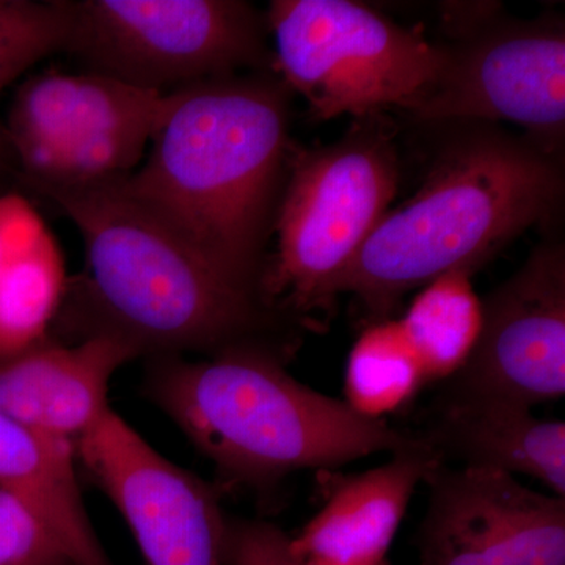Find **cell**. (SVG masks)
<instances>
[{"mask_svg":"<svg viewBox=\"0 0 565 565\" xmlns=\"http://www.w3.org/2000/svg\"><path fill=\"white\" fill-rule=\"evenodd\" d=\"M291 95L275 71L167 93L143 163L111 180L218 274L259 294L292 154Z\"/></svg>","mask_w":565,"mask_h":565,"instance_id":"1","label":"cell"},{"mask_svg":"<svg viewBox=\"0 0 565 565\" xmlns=\"http://www.w3.org/2000/svg\"><path fill=\"white\" fill-rule=\"evenodd\" d=\"M79 230L85 274L65 297L82 338L109 334L140 356L266 352L294 359L302 323L218 274L114 181L29 184Z\"/></svg>","mask_w":565,"mask_h":565,"instance_id":"2","label":"cell"},{"mask_svg":"<svg viewBox=\"0 0 565 565\" xmlns=\"http://www.w3.org/2000/svg\"><path fill=\"white\" fill-rule=\"evenodd\" d=\"M459 125L418 192L385 212L345 275L341 291L371 322L392 318L405 294L449 270L475 274L559 207L557 156L494 125Z\"/></svg>","mask_w":565,"mask_h":565,"instance_id":"3","label":"cell"},{"mask_svg":"<svg viewBox=\"0 0 565 565\" xmlns=\"http://www.w3.org/2000/svg\"><path fill=\"white\" fill-rule=\"evenodd\" d=\"M286 366L266 352L152 356L145 394L226 486L269 489L297 471L423 445L411 429L364 418L303 385Z\"/></svg>","mask_w":565,"mask_h":565,"instance_id":"4","label":"cell"},{"mask_svg":"<svg viewBox=\"0 0 565 565\" xmlns=\"http://www.w3.org/2000/svg\"><path fill=\"white\" fill-rule=\"evenodd\" d=\"M399 188V156L384 115L355 118L340 140L294 151L264 263L262 291L319 332L332 318L356 255Z\"/></svg>","mask_w":565,"mask_h":565,"instance_id":"5","label":"cell"},{"mask_svg":"<svg viewBox=\"0 0 565 565\" xmlns=\"http://www.w3.org/2000/svg\"><path fill=\"white\" fill-rule=\"evenodd\" d=\"M274 70L311 118L418 109L446 63V46L353 0H274L266 13Z\"/></svg>","mask_w":565,"mask_h":565,"instance_id":"6","label":"cell"},{"mask_svg":"<svg viewBox=\"0 0 565 565\" xmlns=\"http://www.w3.org/2000/svg\"><path fill=\"white\" fill-rule=\"evenodd\" d=\"M269 39L266 14L243 0H81L65 51L88 73L167 95L275 71Z\"/></svg>","mask_w":565,"mask_h":565,"instance_id":"7","label":"cell"},{"mask_svg":"<svg viewBox=\"0 0 565 565\" xmlns=\"http://www.w3.org/2000/svg\"><path fill=\"white\" fill-rule=\"evenodd\" d=\"M440 79L412 117L426 122H511L559 156L565 132L563 21H519L494 7L462 9Z\"/></svg>","mask_w":565,"mask_h":565,"instance_id":"8","label":"cell"},{"mask_svg":"<svg viewBox=\"0 0 565 565\" xmlns=\"http://www.w3.org/2000/svg\"><path fill=\"white\" fill-rule=\"evenodd\" d=\"M76 456L128 523L145 565H223L228 519L217 487L166 459L115 411Z\"/></svg>","mask_w":565,"mask_h":565,"instance_id":"9","label":"cell"},{"mask_svg":"<svg viewBox=\"0 0 565 565\" xmlns=\"http://www.w3.org/2000/svg\"><path fill=\"white\" fill-rule=\"evenodd\" d=\"M440 396L487 397L526 407L565 394V248L545 241L482 299L470 359Z\"/></svg>","mask_w":565,"mask_h":565,"instance_id":"10","label":"cell"},{"mask_svg":"<svg viewBox=\"0 0 565 565\" xmlns=\"http://www.w3.org/2000/svg\"><path fill=\"white\" fill-rule=\"evenodd\" d=\"M426 484L422 565H565V498L501 471L441 463Z\"/></svg>","mask_w":565,"mask_h":565,"instance_id":"11","label":"cell"},{"mask_svg":"<svg viewBox=\"0 0 565 565\" xmlns=\"http://www.w3.org/2000/svg\"><path fill=\"white\" fill-rule=\"evenodd\" d=\"M136 359L132 345L109 334H92L73 345L44 338L0 360V414L76 446L111 411V377Z\"/></svg>","mask_w":565,"mask_h":565,"instance_id":"12","label":"cell"},{"mask_svg":"<svg viewBox=\"0 0 565 565\" xmlns=\"http://www.w3.org/2000/svg\"><path fill=\"white\" fill-rule=\"evenodd\" d=\"M411 430L441 465L530 476L565 498V423L526 405L438 394Z\"/></svg>","mask_w":565,"mask_h":565,"instance_id":"13","label":"cell"},{"mask_svg":"<svg viewBox=\"0 0 565 565\" xmlns=\"http://www.w3.org/2000/svg\"><path fill=\"white\" fill-rule=\"evenodd\" d=\"M438 465L433 449L423 444L363 473L330 478L326 504L291 537L294 559L386 565L416 487Z\"/></svg>","mask_w":565,"mask_h":565,"instance_id":"14","label":"cell"},{"mask_svg":"<svg viewBox=\"0 0 565 565\" xmlns=\"http://www.w3.org/2000/svg\"><path fill=\"white\" fill-rule=\"evenodd\" d=\"M166 95L140 90L102 74H35L11 104L9 132L14 154L58 147L79 137L154 117Z\"/></svg>","mask_w":565,"mask_h":565,"instance_id":"15","label":"cell"},{"mask_svg":"<svg viewBox=\"0 0 565 565\" xmlns=\"http://www.w3.org/2000/svg\"><path fill=\"white\" fill-rule=\"evenodd\" d=\"M76 446L32 433L0 414V489L20 497L46 522L73 565H114L92 525Z\"/></svg>","mask_w":565,"mask_h":565,"instance_id":"16","label":"cell"},{"mask_svg":"<svg viewBox=\"0 0 565 565\" xmlns=\"http://www.w3.org/2000/svg\"><path fill=\"white\" fill-rule=\"evenodd\" d=\"M427 385L448 381L470 359L482 327L473 273L449 270L419 289L399 319Z\"/></svg>","mask_w":565,"mask_h":565,"instance_id":"17","label":"cell"},{"mask_svg":"<svg viewBox=\"0 0 565 565\" xmlns=\"http://www.w3.org/2000/svg\"><path fill=\"white\" fill-rule=\"evenodd\" d=\"M427 385L422 363L399 319L371 322L348 355L344 403L364 418L385 422Z\"/></svg>","mask_w":565,"mask_h":565,"instance_id":"18","label":"cell"},{"mask_svg":"<svg viewBox=\"0 0 565 565\" xmlns=\"http://www.w3.org/2000/svg\"><path fill=\"white\" fill-rule=\"evenodd\" d=\"M66 286L61 247L46 228L0 275V360L47 338Z\"/></svg>","mask_w":565,"mask_h":565,"instance_id":"19","label":"cell"},{"mask_svg":"<svg viewBox=\"0 0 565 565\" xmlns=\"http://www.w3.org/2000/svg\"><path fill=\"white\" fill-rule=\"evenodd\" d=\"M71 22L70 0H0V93L43 58L65 51Z\"/></svg>","mask_w":565,"mask_h":565,"instance_id":"20","label":"cell"},{"mask_svg":"<svg viewBox=\"0 0 565 565\" xmlns=\"http://www.w3.org/2000/svg\"><path fill=\"white\" fill-rule=\"evenodd\" d=\"M0 565H73L46 522L24 500L2 489Z\"/></svg>","mask_w":565,"mask_h":565,"instance_id":"21","label":"cell"},{"mask_svg":"<svg viewBox=\"0 0 565 565\" xmlns=\"http://www.w3.org/2000/svg\"><path fill=\"white\" fill-rule=\"evenodd\" d=\"M291 537L262 520H230L223 565H292Z\"/></svg>","mask_w":565,"mask_h":565,"instance_id":"22","label":"cell"},{"mask_svg":"<svg viewBox=\"0 0 565 565\" xmlns=\"http://www.w3.org/2000/svg\"><path fill=\"white\" fill-rule=\"evenodd\" d=\"M44 230L46 225L24 196L0 193V275Z\"/></svg>","mask_w":565,"mask_h":565,"instance_id":"23","label":"cell"},{"mask_svg":"<svg viewBox=\"0 0 565 565\" xmlns=\"http://www.w3.org/2000/svg\"><path fill=\"white\" fill-rule=\"evenodd\" d=\"M14 163H18L17 154H14L9 132H7L6 126L0 125V185L7 174L14 169Z\"/></svg>","mask_w":565,"mask_h":565,"instance_id":"24","label":"cell"},{"mask_svg":"<svg viewBox=\"0 0 565 565\" xmlns=\"http://www.w3.org/2000/svg\"><path fill=\"white\" fill-rule=\"evenodd\" d=\"M292 565H333V564L318 563V561H297V559H294Z\"/></svg>","mask_w":565,"mask_h":565,"instance_id":"25","label":"cell"}]
</instances>
